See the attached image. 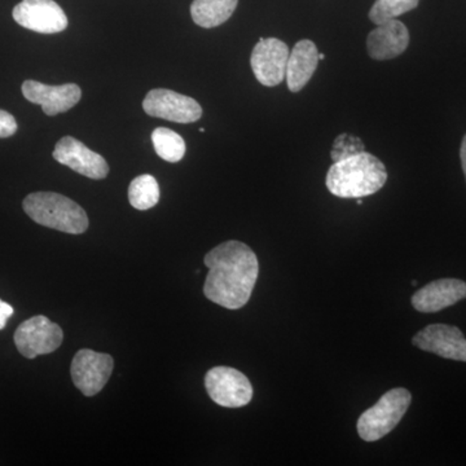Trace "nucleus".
<instances>
[{
	"mask_svg": "<svg viewBox=\"0 0 466 466\" xmlns=\"http://www.w3.org/2000/svg\"><path fill=\"white\" fill-rule=\"evenodd\" d=\"M357 204L361 205V204H363V201H361L360 198H358Z\"/></svg>",
	"mask_w": 466,
	"mask_h": 466,
	"instance_id": "26",
	"label": "nucleus"
},
{
	"mask_svg": "<svg viewBox=\"0 0 466 466\" xmlns=\"http://www.w3.org/2000/svg\"><path fill=\"white\" fill-rule=\"evenodd\" d=\"M115 360L108 354L79 350L73 358L70 375L79 391L86 397H94L103 390L112 376Z\"/></svg>",
	"mask_w": 466,
	"mask_h": 466,
	"instance_id": "7",
	"label": "nucleus"
},
{
	"mask_svg": "<svg viewBox=\"0 0 466 466\" xmlns=\"http://www.w3.org/2000/svg\"><path fill=\"white\" fill-rule=\"evenodd\" d=\"M128 200L137 210H149L158 204L159 187L152 175L144 174L135 177L128 188Z\"/></svg>",
	"mask_w": 466,
	"mask_h": 466,
	"instance_id": "18",
	"label": "nucleus"
},
{
	"mask_svg": "<svg viewBox=\"0 0 466 466\" xmlns=\"http://www.w3.org/2000/svg\"><path fill=\"white\" fill-rule=\"evenodd\" d=\"M238 0H193L191 15L198 26L217 27L232 16Z\"/></svg>",
	"mask_w": 466,
	"mask_h": 466,
	"instance_id": "17",
	"label": "nucleus"
},
{
	"mask_svg": "<svg viewBox=\"0 0 466 466\" xmlns=\"http://www.w3.org/2000/svg\"><path fill=\"white\" fill-rule=\"evenodd\" d=\"M205 388L211 400L226 408L248 406L253 398L249 379L235 368H211L205 376Z\"/></svg>",
	"mask_w": 466,
	"mask_h": 466,
	"instance_id": "5",
	"label": "nucleus"
},
{
	"mask_svg": "<svg viewBox=\"0 0 466 466\" xmlns=\"http://www.w3.org/2000/svg\"><path fill=\"white\" fill-rule=\"evenodd\" d=\"M410 33L398 20L386 21L377 25L367 39L368 54L375 60H390L407 50Z\"/></svg>",
	"mask_w": 466,
	"mask_h": 466,
	"instance_id": "15",
	"label": "nucleus"
},
{
	"mask_svg": "<svg viewBox=\"0 0 466 466\" xmlns=\"http://www.w3.org/2000/svg\"><path fill=\"white\" fill-rule=\"evenodd\" d=\"M18 126L15 116L5 110H0V137H9L16 134Z\"/></svg>",
	"mask_w": 466,
	"mask_h": 466,
	"instance_id": "22",
	"label": "nucleus"
},
{
	"mask_svg": "<svg viewBox=\"0 0 466 466\" xmlns=\"http://www.w3.org/2000/svg\"><path fill=\"white\" fill-rule=\"evenodd\" d=\"M410 401L412 395L407 389L397 388L386 392L375 406L359 417V437L366 441L381 440L397 428L406 415Z\"/></svg>",
	"mask_w": 466,
	"mask_h": 466,
	"instance_id": "4",
	"label": "nucleus"
},
{
	"mask_svg": "<svg viewBox=\"0 0 466 466\" xmlns=\"http://www.w3.org/2000/svg\"><path fill=\"white\" fill-rule=\"evenodd\" d=\"M52 156L61 165H66L76 173L90 179H104L109 174V165L106 164V158L87 148L76 137H63L55 147Z\"/></svg>",
	"mask_w": 466,
	"mask_h": 466,
	"instance_id": "12",
	"label": "nucleus"
},
{
	"mask_svg": "<svg viewBox=\"0 0 466 466\" xmlns=\"http://www.w3.org/2000/svg\"><path fill=\"white\" fill-rule=\"evenodd\" d=\"M12 315H14V308L0 299V330L5 329V324Z\"/></svg>",
	"mask_w": 466,
	"mask_h": 466,
	"instance_id": "23",
	"label": "nucleus"
},
{
	"mask_svg": "<svg viewBox=\"0 0 466 466\" xmlns=\"http://www.w3.org/2000/svg\"><path fill=\"white\" fill-rule=\"evenodd\" d=\"M152 142L156 153L167 162H179L186 155V142L179 134L167 127H158L153 131Z\"/></svg>",
	"mask_w": 466,
	"mask_h": 466,
	"instance_id": "19",
	"label": "nucleus"
},
{
	"mask_svg": "<svg viewBox=\"0 0 466 466\" xmlns=\"http://www.w3.org/2000/svg\"><path fill=\"white\" fill-rule=\"evenodd\" d=\"M325 55L324 54H319V61L324 60Z\"/></svg>",
	"mask_w": 466,
	"mask_h": 466,
	"instance_id": "25",
	"label": "nucleus"
},
{
	"mask_svg": "<svg viewBox=\"0 0 466 466\" xmlns=\"http://www.w3.org/2000/svg\"><path fill=\"white\" fill-rule=\"evenodd\" d=\"M460 157H461L462 170H464L466 177V135L464 140H462L461 150H460Z\"/></svg>",
	"mask_w": 466,
	"mask_h": 466,
	"instance_id": "24",
	"label": "nucleus"
},
{
	"mask_svg": "<svg viewBox=\"0 0 466 466\" xmlns=\"http://www.w3.org/2000/svg\"><path fill=\"white\" fill-rule=\"evenodd\" d=\"M208 272L205 297L228 309L244 308L249 302L259 274L256 253L240 241H226L205 256Z\"/></svg>",
	"mask_w": 466,
	"mask_h": 466,
	"instance_id": "1",
	"label": "nucleus"
},
{
	"mask_svg": "<svg viewBox=\"0 0 466 466\" xmlns=\"http://www.w3.org/2000/svg\"><path fill=\"white\" fill-rule=\"evenodd\" d=\"M361 152H364V143L361 142L360 137L342 134L334 140L330 156H332L333 162H337Z\"/></svg>",
	"mask_w": 466,
	"mask_h": 466,
	"instance_id": "21",
	"label": "nucleus"
},
{
	"mask_svg": "<svg viewBox=\"0 0 466 466\" xmlns=\"http://www.w3.org/2000/svg\"><path fill=\"white\" fill-rule=\"evenodd\" d=\"M23 208L38 225L72 235L87 231L88 217L84 208L58 193H32L24 200Z\"/></svg>",
	"mask_w": 466,
	"mask_h": 466,
	"instance_id": "3",
	"label": "nucleus"
},
{
	"mask_svg": "<svg viewBox=\"0 0 466 466\" xmlns=\"http://www.w3.org/2000/svg\"><path fill=\"white\" fill-rule=\"evenodd\" d=\"M412 285H413V287H416V285H417V281H416V280H413V281H412Z\"/></svg>",
	"mask_w": 466,
	"mask_h": 466,
	"instance_id": "27",
	"label": "nucleus"
},
{
	"mask_svg": "<svg viewBox=\"0 0 466 466\" xmlns=\"http://www.w3.org/2000/svg\"><path fill=\"white\" fill-rule=\"evenodd\" d=\"M289 47L278 38H260L251 52L250 66L257 81L267 87H275L287 76Z\"/></svg>",
	"mask_w": 466,
	"mask_h": 466,
	"instance_id": "9",
	"label": "nucleus"
},
{
	"mask_svg": "<svg viewBox=\"0 0 466 466\" xmlns=\"http://www.w3.org/2000/svg\"><path fill=\"white\" fill-rule=\"evenodd\" d=\"M413 345L450 360L466 361V337L458 327L431 324L415 334Z\"/></svg>",
	"mask_w": 466,
	"mask_h": 466,
	"instance_id": "11",
	"label": "nucleus"
},
{
	"mask_svg": "<svg viewBox=\"0 0 466 466\" xmlns=\"http://www.w3.org/2000/svg\"><path fill=\"white\" fill-rule=\"evenodd\" d=\"M12 15L18 25L35 33H60L67 27L66 12L54 0H23Z\"/></svg>",
	"mask_w": 466,
	"mask_h": 466,
	"instance_id": "10",
	"label": "nucleus"
},
{
	"mask_svg": "<svg viewBox=\"0 0 466 466\" xmlns=\"http://www.w3.org/2000/svg\"><path fill=\"white\" fill-rule=\"evenodd\" d=\"M419 2L420 0H376L370 8V21L380 25L386 21L395 20L398 16L415 9Z\"/></svg>",
	"mask_w": 466,
	"mask_h": 466,
	"instance_id": "20",
	"label": "nucleus"
},
{
	"mask_svg": "<svg viewBox=\"0 0 466 466\" xmlns=\"http://www.w3.org/2000/svg\"><path fill=\"white\" fill-rule=\"evenodd\" d=\"M23 94L30 103L38 104L47 116H56L73 108L81 100L82 90L78 85H43L41 82L25 81Z\"/></svg>",
	"mask_w": 466,
	"mask_h": 466,
	"instance_id": "13",
	"label": "nucleus"
},
{
	"mask_svg": "<svg viewBox=\"0 0 466 466\" xmlns=\"http://www.w3.org/2000/svg\"><path fill=\"white\" fill-rule=\"evenodd\" d=\"M143 109L150 116L177 124H193L202 116V108L198 101L167 88L149 91L143 101Z\"/></svg>",
	"mask_w": 466,
	"mask_h": 466,
	"instance_id": "8",
	"label": "nucleus"
},
{
	"mask_svg": "<svg viewBox=\"0 0 466 466\" xmlns=\"http://www.w3.org/2000/svg\"><path fill=\"white\" fill-rule=\"evenodd\" d=\"M466 299V283L459 279H440L417 290L412 297L413 308L431 314L451 308Z\"/></svg>",
	"mask_w": 466,
	"mask_h": 466,
	"instance_id": "14",
	"label": "nucleus"
},
{
	"mask_svg": "<svg viewBox=\"0 0 466 466\" xmlns=\"http://www.w3.org/2000/svg\"><path fill=\"white\" fill-rule=\"evenodd\" d=\"M388 180L385 165L376 156L361 152L333 162L327 174V188L341 198L375 195Z\"/></svg>",
	"mask_w": 466,
	"mask_h": 466,
	"instance_id": "2",
	"label": "nucleus"
},
{
	"mask_svg": "<svg viewBox=\"0 0 466 466\" xmlns=\"http://www.w3.org/2000/svg\"><path fill=\"white\" fill-rule=\"evenodd\" d=\"M14 339L23 357L35 359L56 351L63 343L64 333L60 325L52 323L43 315H36L18 325Z\"/></svg>",
	"mask_w": 466,
	"mask_h": 466,
	"instance_id": "6",
	"label": "nucleus"
},
{
	"mask_svg": "<svg viewBox=\"0 0 466 466\" xmlns=\"http://www.w3.org/2000/svg\"><path fill=\"white\" fill-rule=\"evenodd\" d=\"M319 64V51L314 42L300 41L294 46L287 66L288 88L299 92L309 84Z\"/></svg>",
	"mask_w": 466,
	"mask_h": 466,
	"instance_id": "16",
	"label": "nucleus"
}]
</instances>
